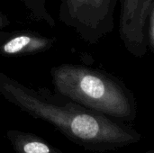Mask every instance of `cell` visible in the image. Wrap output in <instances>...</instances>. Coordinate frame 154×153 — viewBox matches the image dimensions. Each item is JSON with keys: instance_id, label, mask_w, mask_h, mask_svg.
I'll list each match as a JSON object with an SVG mask.
<instances>
[{"instance_id": "cell-1", "label": "cell", "mask_w": 154, "mask_h": 153, "mask_svg": "<svg viewBox=\"0 0 154 153\" xmlns=\"http://www.w3.org/2000/svg\"><path fill=\"white\" fill-rule=\"evenodd\" d=\"M0 96L32 117L49 123L67 139L94 152L116 151L141 142L132 125L45 88H33L0 71Z\"/></svg>"}, {"instance_id": "cell-2", "label": "cell", "mask_w": 154, "mask_h": 153, "mask_svg": "<svg viewBox=\"0 0 154 153\" xmlns=\"http://www.w3.org/2000/svg\"><path fill=\"white\" fill-rule=\"evenodd\" d=\"M51 77L55 92L89 110L125 123L136 118L133 92L105 71L68 63L53 67Z\"/></svg>"}, {"instance_id": "cell-3", "label": "cell", "mask_w": 154, "mask_h": 153, "mask_svg": "<svg viewBox=\"0 0 154 153\" xmlns=\"http://www.w3.org/2000/svg\"><path fill=\"white\" fill-rule=\"evenodd\" d=\"M117 0H60L59 19L79 38L97 44L115 28Z\"/></svg>"}, {"instance_id": "cell-4", "label": "cell", "mask_w": 154, "mask_h": 153, "mask_svg": "<svg viewBox=\"0 0 154 153\" xmlns=\"http://www.w3.org/2000/svg\"><path fill=\"white\" fill-rule=\"evenodd\" d=\"M153 11L154 0H120L119 36L127 51L137 59L149 51L146 28Z\"/></svg>"}, {"instance_id": "cell-5", "label": "cell", "mask_w": 154, "mask_h": 153, "mask_svg": "<svg viewBox=\"0 0 154 153\" xmlns=\"http://www.w3.org/2000/svg\"><path fill=\"white\" fill-rule=\"evenodd\" d=\"M54 40L32 32L18 33L10 36L0 45V54L23 55L42 52L50 50Z\"/></svg>"}, {"instance_id": "cell-6", "label": "cell", "mask_w": 154, "mask_h": 153, "mask_svg": "<svg viewBox=\"0 0 154 153\" xmlns=\"http://www.w3.org/2000/svg\"><path fill=\"white\" fill-rule=\"evenodd\" d=\"M5 137L14 153H66L32 133L8 130Z\"/></svg>"}, {"instance_id": "cell-7", "label": "cell", "mask_w": 154, "mask_h": 153, "mask_svg": "<svg viewBox=\"0 0 154 153\" xmlns=\"http://www.w3.org/2000/svg\"><path fill=\"white\" fill-rule=\"evenodd\" d=\"M49 0H33L36 8V19L45 22L49 26H55V22L47 10L46 4Z\"/></svg>"}, {"instance_id": "cell-8", "label": "cell", "mask_w": 154, "mask_h": 153, "mask_svg": "<svg viewBox=\"0 0 154 153\" xmlns=\"http://www.w3.org/2000/svg\"><path fill=\"white\" fill-rule=\"evenodd\" d=\"M146 39H147V45H148V50L151 51L154 50V11L151 13L149 19H148V23H147V28H146Z\"/></svg>"}, {"instance_id": "cell-9", "label": "cell", "mask_w": 154, "mask_h": 153, "mask_svg": "<svg viewBox=\"0 0 154 153\" xmlns=\"http://www.w3.org/2000/svg\"><path fill=\"white\" fill-rule=\"evenodd\" d=\"M20 1L24 5L26 9L32 14V16L36 19V8H35V5H34L33 0H20Z\"/></svg>"}, {"instance_id": "cell-10", "label": "cell", "mask_w": 154, "mask_h": 153, "mask_svg": "<svg viewBox=\"0 0 154 153\" xmlns=\"http://www.w3.org/2000/svg\"><path fill=\"white\" fill-rule=\"evenodd\" d=\"M9 24H10V21L8 20V18L2 13H0V35L5 34V33L2 32V30L5 29V27H7Z\"/></svg>"}, {"instance_id": "cell-11", "label": "cell", "mask_w": 154, "mask_h": 153, "mask_svg": "<svg viewBox=\"0 0 154 153\" xmlns=\"http://www.w3.org/2000/svg\"><path fill=\"white\" fill-rule=\"evenodd\" d=\"M145 153H154V151L153 150H150L149 151H147V152H145Z\"/></svg>"}]
</instances>
